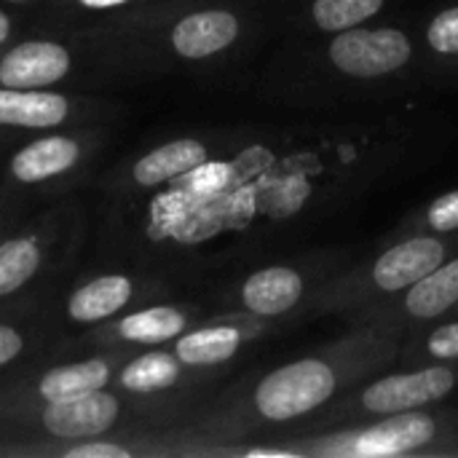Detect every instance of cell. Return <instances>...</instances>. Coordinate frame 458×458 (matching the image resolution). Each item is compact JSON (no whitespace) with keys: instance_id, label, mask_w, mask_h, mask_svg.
<instances>
[{"instance_id":"cell-1","label":"cell","mask_w":458,"mask_h":458,"mask_svg":"<svg viewBox=\"0 0 458 458\" xmlns=\"http://www.w3.org/2000/svg\"><path fill=\"white\" fill-rule=\"evenodd\" d=\"M335 389L333 370L319 360H301L266 376L255 392L258 411L271 421H287L322 405Z\"/></svg>"},{"instance_id":"cell-2","label":"cell","mask_w":458,"mask_h":458,"mask_svg":"<svg viewBox=\"0 0 458 458\" xmlns=\"http://www.w3.org/2000/svg\"><path fill=\"white\" fill-rule=\"evenodd\" d=\"M330 59L338 70L360 78L386 75L411 59V40L392 27L341 30L330 46Z\"/></svg>"},{"instance_id":"cell-3","label":"cell","mask_w":458,"mask_h":458,"mask_svg":"<svg viewBox=\"0 0 458 458\" xmlns=\"http://www.w3.org/2000/svg\"><path fill=\"white\" fill-rule=\"evenodd\" d=\"M70 72V51L54 40H24L0 59L3 89H46Z\"/></svg>"},{"instance_id":"cell-4","label":"cell","mask_w":458,"mask_h":458,"mask_svg":"<svg viewBox=\"0 0 458 458\" xmlns=\"http://www.w3.org/2000/svg\"><path fill=\"white\" fill-rule=\"evenodd\" d=\"M454 389V373L448 368H427L419 373L392 376L378 384H373L362 403L373 413H403L421 408L432 400L445 397Z\"/></svg>"},{"instance_id":"cell-5","label":"cell","mask_w":458,"mask_h":458,"mask_svg":"<svg viewBox=\"0 0 458 458\" xmlns=\"http://www.w3.org/2000/svg\"><path fill=\"white\" fill-rule=\"evenodd\" d=\"M115 419L118 400L113 394H105L102 389L62 403H46L43 411V427L62 440L99 437L115 424Z\"/></svg>"},{"instance_id":"cell-6","label":"cell","mask_w":458,"mask_h":458,"mask_svg":"<svg viewBox=\"0 0 458 458\" xmlns=\"http://www.w3.org/2000/svg\"><path fill=\"white\" fill-rule=\"evenodd\" d=\"M443 258H445V247L437 239L429 236L411 239L381 255V260L373 268V279L381 290L394 293L432 274L437 266H443Z\"/></svg>"},{"instance_id":"cell-7","label":"cell","mask_w":458,"mask_h":458,"mask_svg":"<svg viewBox=\"0 0 458 458\" xmlns=\"http://www.w3.org/2000/svg\"><path fill=\"white\" fill-rule=\"evenodd\" d=\"M239 35V19L231 11L212 8L188 13L172 30V48L185 59H207L228 48Z\"/></svg>"},{"instance_id":"cell-8","label":"cell","mask_w":458,"mask_h":458,"mask_svg":"<svg viewBox=\"0 0 458 458\" xmlns=\"http://www.w3.org/2000/svg\"><path fill=\"white\" fill-rule=\"evenodd\" d=\"M70 115L64 94L46 89H3L0 86V126L48 129Z\"/></svg>"},{"instance_id":"cell-9","label":"cell","mask_w":458,"mask_h":458,"mask_svg":"<svg viewBox=\"0 0 458 458\" xmlns=\"http://www.w3.org/2000/svg\"><path fill=\"white\" fill-rule=\"evenodd\" d=\"M432 437H435V421L429 416L403 411V416H394L368 429L357 440V454L365 458L397 456L427 445Z\"/></svg>"},{"instance_id":"cell-10","label":"cell","mask_w":458,"mask_h":458,"mask_svg":"<svg viewBox=\"0 0 458 458\" xmlns=\"http://www.w3.org/2000/svg\"><path fill=\"white\" fill-rule=\"evenodd\" d=\"M78 158H81V145L72 137L51 134L24 145L11 158V174L19 182H43L72 169Z\"/></svg>"},{"instance_id":"cell-11","label":"cell","mask_w":458,"mask_h":458,"mask_svg":"<svg viewBox=\"0 0 458 458\" xmlns=\"http://www.w3.org/2000/svg\"><path fill=\"white\" fill-rule=\"evenodd\" d=\"M207 158H209V153L199 140H193V137L172 140V142L145 153L131 166V180L142 188L161 185V182H169L174 177H182V174L204 166Z\"/></svg>"},{"instance_id":"cell-12","label":"cell","mask_w":458,"mask_h":458,"mask_svg":"<svg viewBox=\"0 0 458 458\" xmlns=\"http://www.w3.org/2000/svg\"><path fill=\"white\" fill-rule=\"evenodd\" d=\"M303 295V279L284 266H271L247 279L242 287L244 306L260 317H276L293 309Z\"/></svg>"},{"instance_id":"cell-13","label":"cell","mask_w":458,"mask_h":458,"mask_svg":"<svg viewBox=\"0 0 458 458\" xmlns=\"http://www.w3.org/2000/svg\"><path fill=\"white\" fill-rule=\"evenodd\" d=\"M131 287H134L131 279H126L121 274H107V276L91 279L72 293V298L67 303V314L83 325L102 322V319L118 314L129 303Z\"/></svg>"},{"instance_id":"cell-14","label":"cell","mask_w":458,"mask_h":458,"mask_svg":"<svg viewBox=\"0 0 458 458\" xmlns=\"http://www.w3.org/2000/svg\"><path fill=\"white\" fill-rule=\"evenodd\" d=\"M107 381H110V365L105 360H86V362H72L48 370L38 384V394L43 403H62L105 389Z\"/></svg>"},{"instance_id":"cell-15","label":"cell","mask_w":458,"mask_h":458,"mask_svg":"<svg viewBox=\"0 0 458 458\" xmlns=\"http://www.w3.org/2000/svg\"><path fill=\"white\" fill-rule=\"evenodd\" d=\"M239 344L242 338L233 327H204V330L182 335L174 346V357L191 368L220 365L236 354Z\"/></svg>"},{"instance_id":"cell-16","label":"cell","mask_w":458,"mask_h":458,"mask_svg":"<svg viewBox=\"0 0 458 458\" xmlns=\"http://www.w3.org/2000/svg\"><path fill=\"white\" fill-rule=\"evenodd\" d=\"M458 301V260L448 266H437L432 274L416 282V287L408 293V311L421 319H435L443 311H448Z\"/></svg>"},{"instance_id":"cell-17","label":"cell","mask_w":458,"mask_h":458,"mask_svg":"<svg viewBox=\"0 0 458 458\" xmlns=\"http://www.w3.org/2000/svg\"><path fill=\"white\" fill-rule=\"evenodd\" d=\"M180 378V360L164 352H153L131 360L121 370V386L134 394H150L174 386Z\"/></svg>"},{"instance_id":"cell-18","label":"cell","mask_w":458,"mask_h":458,"mask_svg":"<svg viewBox=\"0 0 458 458\" xmlns=\"http://www.w3.org/2000/svg\"><path fill=\"white\" fill-rule=\"evenodd\" d=\"M43 252L35 236H16L0 244V295L21 290L40 268Z\"/></svg>"},{"instance_id":"cell-19","label":"cell","mask_w":458,"mask_h":458,"mask_svg":"<svg viewBox=\"0 0 458 458\" xmlns=\"http://www.w3.org/2000/svg\"><path fill=\"white\" fill-rule=\"evenodd\" d=\"M182 327H185V314H180L172 306H156V309L129 314L118 325V333L121 338L134 341V344H164L180 335Z\"/></svg>"},{"instance_id":"cell-20","label":"cell","mask_w":458,"mask_h":458,"mask_svg":"<svg viewBox=\"0 0 458 458\" xmlns=\"http://www.w3.org/2000/svg\"><path fill=\"white\" fill-rule=\"evenodd\" d=\"M384 0H317L314 3V21L333 32V30H349L360 21L376 16L381 11Z\"/></svg>"},{"instance_id":"cell-21","label":"cell","mask_w":458,"mask_h":458,"mask_svg":"<svg viewBox=\"0 0 458 458\" xmlns=\"http://www.w3.org/2000/svg\"><path fill=\"white\" fill-rule=\"evenodd\" d=\"M429 46L440 54H458V5L443 11L432 24H429Z\"/></svg>"},{"instance_id":"cell-22","label":"cell","mask_w":458,"mask_h":458,"mask_svg":"<svg viewBox=\"0 0 458 458\" xmlns=\"http://www.w3.org/2000/svg\"><path fill=\"white\" fill-rule=\"evenodd\" d=\"M429 223L437 231H454V228H458V191L440 196L429 207Z\"/></svg>"},{"instance_id":"cell-23","label":"cell","mask_w":458,"mask_h":458,"mask_svg":"<svg viewBox=\"0 0 458 458\" xmlns=\"http://www.w3.org/2000/svg\"><path fill=\"white\" fill-rule=\"evenodd\" d=\"M64 458H129V451L113 443H81L64 451Z\"/></svg>"},{"instance_id":"cell-24","label":"cell","mask_w":458,"mask_h":458,"mask_svg":"<svg viewBox=\"0 0 458 458\" xmlns=\"http://www.w3.org/2000/svg\"><path fill=\"white\" fill-rule=\"evenodd\" d=\"M429 352L435 357H458V322L440 327L432 338H429Z\"/></svg>"},{"instance_id":"cell-25","label":"cell","mask_w":458,"mask_h":458,"mask_svg":"<svg viewBox=\"0 0 458 458\" xmlns=\"http://www.w3.org/2000/svg\"><path fill=\"white\" fill-rule=\"evenodd\" d=\"M21 349H24L21 335H19L13 327L0 325V368L8 365L11 360H16V357L21 354Z\"/></svg>"},{"instance_id":"cell-26","label":"cell","mask_w":458,"mask_h":458,"mask_svg":"<svg viewBox=\"0 0 458 458\" xmlns=\"http://www.w3.org/2000/svg\"><path fill=\"white\" fill-rule=\"evenodd\" d=\"M86 5L91 8H110V5H118V3H126V0H83Z\"/></svg>"},{"instance_id":"cell-27","label":"cell","mask_w":458,"mask_h":458,"mask_svg":"<svg viewBox=\"0 0 458 458\" xmlns=\"http://www.w3.org/2000/svg\"><path fill=\"white\" fill-rule=\"evenodd\" d=\"M8 32H11V19L0 11V43L8 38Z\"/></svg>"},{"instance_id":"cell-28","label":"cell","mask_w":458,"mask_h":458,"mask_svg":"<svg viewBox=\"0 0 458 458\" xmlns=\"http://www.w3.org/2000/svg\"><path fill=\"white\" fill-rule=\"evenodd\" d=\"M8 3H24V0H8Z\"/></svg>"}]
</instances>
